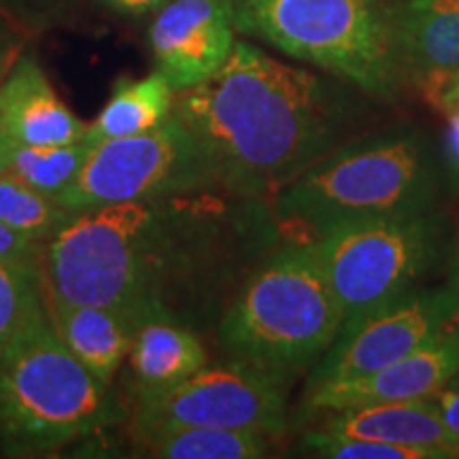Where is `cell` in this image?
<instances>
[{
	"label": "cell",
	"mask_w": 459,
	"mask_h": 459,
	"mask_svg": "<svg viewBox=\"0 0 459 459\" xmlns=\"http://www.w3.org/2000/svg\"><path fill=\"white\" fill-rule=\"evenodd\" d=\"M274 228L266 200L226 189L88 209L45 245V290L111 308L132 332L149 321L194 330L223 313Z\"/></svg>",
	"instance_id": "1"
},
{
	"label": "cell",
	"mask_w": 459,
	"mask_h": 459,
	"mask_svg": "<svg viewBox=\"0 0 459 459\" xmlns=\"http://www.w3.org/2000/svg\"><path fill=\"white\" fill-rule=\"evenodd\" d=\"M172 115L203 145L221 189L268 200L344 143L355 111L317 74L237 41L220 71L175 91Z\"/></svg>",
	"instance_id": "2"
},
{
	"label": "cell",
	"mask_w": 459,
	"mask_h": 459,
	"mask_svg": "<svg viewBox=\"0 0 459 459\" xmlns=\"http://www.w3.org/2000/svg\"><path fill=\"white\" fill-rule=\"evenodd\" d=\"M440 162L423 132L392 128L341 143L273 196L277 228L296 243L389 215L434 209Z\"/></svg>",
	"instance_id": "3"
},
{
	"label": "cell",
	"mask_w": 459,
	"mask_h": 459,
	"mask_svg": "<svg viewBox=\"0 0 459 459\" xmlns=\"http://www.w3.org/2000/svg\"><path fill=\"white\" fill-rule=\"evenodd\" d=\"M115 419L108 385L68 351L43 300L0 351V449L51 455Z\"/></svg>",
	"instance_id": "4"
},
{
	"label": "cell",
	"mask_w": 459,
	"mask_h": 459,
	"mask_svg": "<svg viewBox=\"0 0 459 459\" xmlns=\"http://www.w3.org/2000/svg\"><path fill=\"white\" fill-rule=\"evenodd\" d=\"M344 324L313 243L268 254L223 308L217 338L230 358L298 372L317 364Z\"/></svg>",
	"instance_id": "5"
},
{
	"label": "cell",
	"mask_w": 459,
	"mask_h": 459,
	"mask_svg": "<svg viewBox=\"0 0 459 459\" xmlns=\"http://www.w3.org/2000/svg\"><path fill=\"white\" fill-rule=\"evenodd\" d=\"M232 11L238 32L368 94L389 99L406 77L385 0H232Z\"/></svg>",
	"instance_id": "6"
},
{
	"label": "cell",
	"mask_w": 459,
	"mask_h": 459,
	"mask_svg": "<svg viewBox=\"0 0 459 459\" xmlns=\"http://www.w3.org/2000/svg\"><path fill=\"white\" fill-rule=\"evenodd\" d=\"M449 234L436 209L336 228L315 240L344 321L415 290L443 255Z\"/></svg>",
	"instance_id": "7"
},
{
	"label": "cell",
	"mask_w": 459,
	"mask_h": 459,
	"mask_svg": "<svg viewBox=\"0 0 459 459\" xmlns=\"http://www.w3.org/2000/svg\"><path fill=\"white\" fill-rule=\"evenodd\" d=\"M221 189L203 145L177 115L143 134L96 143L54 200L73 213L169 194Z\"/></svg>",
	"instance_id": "8"
},
{
	"label": "cell",
	"mask_w": 459,
	"mask_h": 459,
	"mask_svg": "<svg viewBox=\"0 0 459 459\" xmlns=\"http://www.w3.org/2000/svg\"><path fill=\"white\" fill-rule=\"evenodd\" d=\"M290 375L230 358L206 364L181 385L134 400L132 429L139 440L172 428L255 429L268 436L287 428Z\"/></svg>",
	"instance_id": "9"
},
{
	"label": "cell",
	"mask_w": 459,
	"mask_h": 459,
	"mask_svg": "<svg viewBox=\"0 0 459 459\" xmlns=\"http://www.w3.org/2000/svg\"><path fill=\"white\" fill-rule=\"evenodd\" d=\"M459 321V298L446 287L406 291L372 311L344 321L321 355L307 387L364 377L417 351Z\"/></svg>",
	"instance_id": "10"
},
{
	"label": "cell",
	"mask_w": 459,
	"mask_h": 459,
	"mask_svg": "<svg viewBox=\"0 0 459 459\" xmlns=\"http://www.w3.org/2000/svg\"><path fill=\"white\" fill-rule=\"evenodd\" d=\"M232 0H170L149 28L156 71L175 91L220 71L237 43Z\"/></svg>",
	"instance_id": "11"
},
{
	"label": "cell",
	"mask_w": 459,
	"mask_h": 459,
	"mask_svg": "<svg viewBox=\"0 0 459 459\" xmlns=\"http://www.w3.org/2000/svg\"><path fill=\"white\" fill-rule=\"evenodd\" d=\"M455 375H459V321L385 368L307 387L304 406L334 412L387 402L432 400Z\"/></svg>",
	"instance_id": "12"
},
{
	"label": "cell",
	"mask_w": 459,
	"mask_h": 459,
	"mask_svg": "<svg viewBox=\"0 0 459 459\" xmlns=\"http://www.w3.org/2000/svg\"><path fill=\"white\" fill-rule=\"evenodd\" d=\"M90 124L62 102L32 51L0 83V134L11 145L56 147L88 139Z\"/></svg>",
	"instance_id": "13"
},
{
	"label": "cell",
	"mask_w": 459,
	"mask_h": 459,
	"mask_svg": "<svg viewBox=\"0 0 459 459\" xmlns=\"http://www.w3.org/2000/svg\"><path fill=\"white\" fill-rule=\"evenodd\" d=\"M319 428L423 449L434 453L436 459H459V440L446 428L434 400L387 402L334 411Z\"/></svg>",
	"instance_id": "14"
},
{
	"label": "cell",
	"mask_w": 459,
	"mask_h": 459,
	"mask_svg": "<svg viewBox=\"0 0 459 459\" xmlns=\"http://www.w3.org/2000/svg\"><path fill=\"white\" fill-rule=\"evenodd\" d=\"M394 13L406 77L421 83L459 71V0H406Z\"/></svg>",
	"instance_id": "15"
},
{
	"label": "cell",
	"mask_w": 459,
	"mask_h": 459,
	"mask_svg": "<svg viewBox=\"0 0 459 459\" xmlns=\"http://www.w3.org/2000/svg\"><path fill=\"white\" fill-rule=\"evenodd\" d=\"M126 359L134 400L169 392L209 364L196 330L175 321H149L141 325Z\"/></svg>",
	"instance_id": "16"
},
{
	"label": "cell",
	"mask_w": 459,
	"mask_h": 459,
	"mask_svg": "<svg viewBox=\"0 0 459 459\" xmlns=\"http://www.w3.org/2000/svg\"><path fill=\"white\" fill-rule=\"evenodd\" d=\"M45 302L54 328L66 349L94 375L111 387L115 372L128 358L134 332L111 308L88 302H71L51 296L45 290Z\"/></svg>",
	"instance_id": "17"
},
{
	"label": "cell",
	"mask_w": 459,
	"mask_h": 459,
	"mask_svg": "<svg viewBox=\"0 0 459 459\" xmlns=\"http://www.w3.org/2000/svg\"><path fill=\"white\" fill-rule=\"evenodd\" d=\"M175 90L153 71L145 79H122L115 85L111 99L102 107L99 117L90 124L88 139L94 143L126 139L156 128L172 111Z\"/></svg>",
	"instance_id": "18"
},
{
	"label": "cell",
	"mask_w": 459,
	"mask_h": 459,
	"mask_svg": "<svg viewBox=\"0 0 459 459\" xmlns=\"http://www.w3.org/2000/svg\"><path fill=\"white\" fill-rule=\"evenodd\" d=\"M162 459H260L271 453L268 434L255 429L172 428L141 440Z\"/></svg>",
	"instance_id": "19"
},
{
	"label": "cell",
	"mask_w": 459,
	"mask_h": 459,
	"mask_svg": "<svg viewBox=\"0 0 459 459\" xmlns=\"http://www.w3.org/2000/svg\"><path fill=\"white\" fill-rule=\"evenodd\" d=\"M77 213L57 204L48 194L28 186L15 175L0 177V221L24 237L49 243Z\"/></svg>",
	"instance_id": "20"
},
{
	"label": "cell",
	"mask_w": 459,
	"mask_h": 459,
	"mask_svg": "<svg viewBox=\"0 0 459 459\" xmlns=\"http://www.w3.org/2000/svg\"><path fill=\"white\" fill-rule=\"evenodd\" d=\"M94 143L90 139L56 147L11 145L9 172L54 198L66 189L83 169Z\"/></svg>",
	"instance_id": "21"
},
{
	"label": "cell",
	"mask_w": 459,
	"mask_h": 459,
	"mask_svg": "<svg viewBox=\"0 0 459 459\" xmlns=\"http://www.w3.org/2000/svg\"><path fill=\"white\" fill-rule=\"evenodd\" d=\"M43 300V264L0 262V351Z\"/></svg>",
	"instance_id": "22"
},
{
	"label": "cell",
	"mask_w": 459,
	"mask_h": 459,
	"mask_svg": "<svg viewBox=\"0 0 459 459\" xmlns=\"http://www.w3.org/2000/svg\"><path fill=\"white\" fill-rule=\"evenodd\" d=\"M300 449L313 457L325 459H436L434 453L423 449L338 434L325 428H315L304 434Z\"/></svg>",
	"instance_id": "23"
},
{
	"label": "cell",
	"mask_w": 459,
	"mask_h": 459,
	"mask_svg": "<svg viewBox=\"0 0 459 459\" xmlns=\"http://www.w3.org/2000/svg\"><path fill=\"white\" fill-rule=\"evenodd\" d=\"M83 4L85 0H0V13L32 37L71 24Z\"/></svg>",
	"instance_id": "24"
},
{
	"label": "cell",
	"mask_w": 459,
	"mask_h": 459,
	"mask_svg": "<svg viewBox=\"0 0 459 459\" xmlns=\"http://www.w3.org/2000/svg\"><path fill=\"white\" fill-rule=\"evenodd\" d=\"M45 245L39 240L24 237L17 230L9 228L0 221V262H24V264H43Z\"/></svg>",
	"instance_id": "25"
},
{
	"label": "cell",
	"mask_w": 459,
	"mask_h": 459,
	"mask_svg": "<svg viewBox=\"0 0 459 459\" xmlns=\"http://www.w3.org/2000/svg\"><path fill=\"white\" fill-rule=\"evenodd\" d=\"M30 41V34L11 22L7 15L0 13V83L7 79L11 68L20 60Z\"/></svg>",
	"instance_id": "26"
},
{
	"label": "cell",
	"mask_w": 459,
	"mask_h": 459,
	"mask_svg": "<svg viewBox=\"0 0 459 459\" xmlns=\"http://www.w3.org/2000/svg\"><path fill=\"white\" fill-rule=\"evenodd\" d=\"M432 400L436 402V406H438L446 428H449L451 434L459 440V375L453 377Z\"/></svg>",
	"instance_id": "27"
},
{
	"label": "cell",
	"mask_w": 459,
	"mask_h": 459,
	"mask_svg": "<svg viewBox=\"0 0 459 459\" xmlns=\"http://www.w3.org/2000/svg\"><path fill=\"white\" fill-rule=\"evenodd\" d=\"M102 7L111 9L113 13L126 17H141L149 13H158L170 0H99Z\"/></svg>",
	"instance_id": "28"
},
{
	"label": "cell",
	"mask_w": 459,
	"mask_h": 459,
	"mask_svg": "<svg viewBox=\"0 0 459 459\" xmlns=\"http://www.w3.org/2000/svg\"><path fill=\"white\" fill-rule=\"evenodd\" d=\"M446 117H449V124L445 132V158L453 169L459 170V108Z\"/></svg>",
	"instance_id": "29"
},
{
	"label": "cell",
	"mask_w": 459,
	"mask_h": 459,
	"mask_svg": "<svg viewBox=\"0 0 459 459\" xmlns=\"http://www.w3.org/2000/svg\"><path fill=\"white\" fill-rule=\"evenodd\" d=\"M9 160H11V143L0 134V177L9 172Z\"/></svg>",
	"instance_id": "30"
},
{
	"label": "cell",
	"mask_w": 459,
	"mask_h": 459,
	"mask_svg": "<svg viewBox=\"0 0 459 459\" xmlns=\"http://www.w3.org/2000/svg\"><path fill=\"white\" fill-rule=\"evenodd\" d=\"M449 287L455 291V296L459 298V251L455 255V262H453V274H451V283Z\"/></svg>",
	"instance_id": "31"
}]
</instances>
